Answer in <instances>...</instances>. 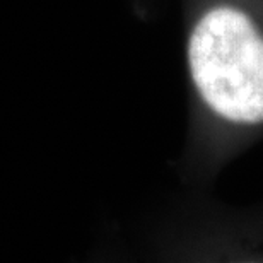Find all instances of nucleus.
<instances>
[{
  "label": "nucleus",
  "mask_w": 263,
  "mask_h": 263,
  "mask_svg": "<svg viewBox=\"0 0 263 263\" xmlns=\"http://www.w3.org/2000/svg\"><path fill=\"white\" fill-rule=\"evenodd\" d=\"M188 65L200 98L233 123H263V36L243 10L205 12L188 41Z\"/></svg>",
  "instance_id": "obj_1"
}]
</instances>
